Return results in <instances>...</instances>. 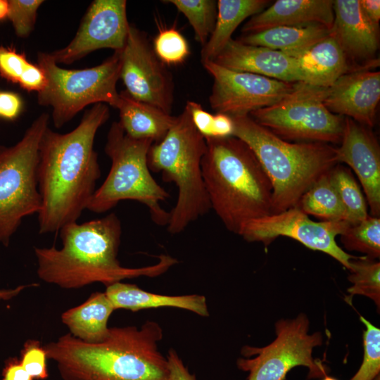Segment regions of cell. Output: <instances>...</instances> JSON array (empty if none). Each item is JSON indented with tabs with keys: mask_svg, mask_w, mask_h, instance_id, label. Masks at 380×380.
Returning <instances> with one entry per match:
<instances>
[{
	"mask_svg": "<svg viewBox=\"0 0 380 380\" xmlns=\"http://www.w3.org/2000/svg\"><path fill=\"white\" fill-rule=\"evenodd\" d=\"M109 115L106 104L96 103L71 132L61 134L49 127L45 130L37 170L42 201L38 213L40 234L56 232L76 222L87 209L101 177L94 138Z\"/></svg>",
	"mask_w": 380,
	"mask_h": 380,
	"instance_id": "obj_1",
	"label": "cell"
},
{
	"mask_svg": "<svg viewBox=\"0 0 380 380\" xmlns=\"http://www.w3.org/2000/svg\"><path fill=\"white\" fill-rule=\"evenodd\" d=\"M122 233L115 213L82 224L72 222L60 229L63 246L58 249L34 248L38 277L63 289H78L94 282L106 286L125 279L155 277L167 271L177 260L162 254L158 262L129 268L118 260Z\"/></svg>",
	"mask_w": 380,
	"mask_h": 380,
	"instance_id": "obj_2",
	"label": "cell"
},
{
	"mask_svg": "<svg viewBox=\"0 0 380 380\" xmlns=\"http://www.w3.org/2000/svg\"><path fill=\"white\" fill-rule=\"evenodd\" d=\"M163 330L154 321L110 328L98 343L70 333L43 347L64 380H172L167 357L158 350Z\"/></svg>",
	"mask_w": 380,
	"mask_h": 380,
	"instance_id": "obj_3",
	"label": "cell"
},
{
	"mask_svg": "<svg viewBox=\"0 0 380 380\" xmlns=\"http://www.w3.org/2000/svg\"><path fill=\"white\" fill-rule=\"evenodd\" d=\"M201 170L210 208L239 234L249 221L272 214V186L249 146L230 136L205 138Z\"/></svg>",
	"mask_w": 380,
	"mask_h": 380,
	"instance_id": "obj_4",
	"label": "cell"
},
{
	"mask_svg": "<svg viewBox=\"0 0 380 380\" xmlns=\"http://www.w3.org/2000/svg\"><path fill=\"white\" fill-rule=\"evenodd\" d=\"M232 118V136L249 146L271 182L272 213L296 206L303 194L338 164L336 148L328 144L291 143L249 115Z\"/></svg>",
	"mask_w": 380,
	"mask_h": 380,
	"instance_id": "obj_5",
	"label": "cell"
},
{
	"mask_svg": "<svg viewBox=\"0 0 380 380\" xmlns=\"http://www.w3.org/2000/svg\"><path fill=\"white\" fill-rule=\"evenodd\" d=\"M206 148L205 137L185 108L165 137L149 148V170L160 172L165 182H172L177 187V200L167 225L172 234L182 232L211 209L201 170Z\"/></svg>",
	"mask_w": 380,
	"mask_h": 380,
	"instance_id": "obj_6",
	"label": "cell"
},
{
	"mask_svg": "<svg viewBox=\"0 0 380 380\" xmlns=\"http://www.w3.org/2000/svg\"><path fill=\"white\" fill-rule=\"evenodd\" d=\"M153 141L137 139L128 136L119 122L110 127L105 153L111 160L109 173L96 189L87 209L105 213L120 201L134 200L148 208L151 218L158 225H167L170 212L164 210L160 202L170 194L153 179L149 170L147 156Z\"/></svg>",
	"mask_w": 380,
	"mask_h": 380,
	"instance_id": "obj_7",
	"label": "cell"
},
{
	"mask_svg": "<svg viewBox=\"0 0 380 380\" xmlns=\"http://www.w3.org/2000/svg\"><path fill=\"white\" fill-rule=\"evenodd\" d=\"M121 51H114L100 65L81 70L62 68L50 53H38L37 65L44 72L46 85L37 93V101L52 108L56 128H61L87 105L102 103L117 108Z\"/></svg>",
	"mask_w": 380,
	"mask_h": 380,
	"instance_id": "obj_8",
	"label": "cell"
},
{
	"mask_svg": "<svg viewBox=\"0 0 380 380\" xmlns=\"http://www.w3.org/2000/svg\"><path fill=\"white\" fill-rule=\"evenodd\" d=\"M49 122V115L43 113L15 145H0V243L5 246L23 219L40 210L39 146Z\"/></svg>",
	"mask_w": 380,
	"mask_h": 380,
	"instance_id": "obj_9",
	"label": "cell"
},
{
	"mask_svg": "<svg viewBox=\"0 0 380 380\" xmlns=\"http://www.w3.org/2000/svg\"><path fill=\"white\" fill-rule=\"evenodd\" d=\"M325 89L297 82L282 100L256 110L249 116L284 140L341 143L345 118L325 107Z\"/></svg>",
	"mask_w": 380,
	"mask_h": 380,
	"instance_id": "obj_10",
	"label": "cell"
},
{
	"mask_svg": "<svg viewBox=\"0 0 380 380\" xmlns=\"http://www.w3.org/2000/svg\"><path fill=\"white\" fill-rule=\"evenodd\" d=\"M308 330L309 320L305 314L277 321L275 339L262 348L244 346L243 355L255 357L239 358L238 367L248 372L247 380H284L297 366L308 367L310 378L326 376L324 365L312 357L314 348L322 343V336L318 331L310 334Z\"/></svg>",
	"mask_w": 380,
	"mask_h": 380,
	"instance_id": "obj_11",
	"label": "cell"
},
{
	"mask_svg": "<svg viewBox=\"0 0 380 380\" xmlns=\"http://www.w3.org/2000/svg\"><path fill=\"white\" fill-rule=\"evenodd\" d=\"M349 224L345 221H313L295 206L248 222L239 235L247 241L266 246L280 236L290 237L310 249L328 254L350 270V260L355 256L345 252L336 241V236Z\"/></svg>",
	"mask_w": 380,
	"mask_h": 380,
	"instance_id": "obj_12",
	"label": "cell"
},
{
	"mask_svg": "<svg viewBox=\"0 0 380 380\" xmlns=\"http://www.w3.org/2000/svg\"><path fill=\"white\" fill-rule=\"evenodd\" d=\"M202 65L213 79L209 96L211 108L216 113L232 118L249 115L256 110L278 103L295 89L297 83L232 70L214 61Z\"/></svg>",
	"mask_w": 380,
	"mask_h": 380,
	"instance_id": "obj_13",
	"label": "cell"
},
{
	"mask_svg": "<svg viewBox=\"0 0 380 380\" xmlns=\"http://www.w3.org/2000/svg\"><path fill=\"white\" fill-rule=\"evenodd\" d=\"M120 79L132 98L171 114L173 76L156 55L146 33L130 24L121 51Z\"/></svg>",
	"mask_w": 380,
	"mask_h": 380,
	"instance_id": "obj_14",
	"label": "cell"
},
{
	"mask_svg": "<svg viewBox=\"0 0 380 380\" xmlns=\"http://www.w3.org/2000/svg\"><path fill=\"white\" fill-rule=\"evenodd\" d=\"M129 23L125 0H95L89 6L73 39L51 53L58 63L70 64L100 49L121 51Z\"/></svg>",
	"mask_w": 380,
	"mask_h": 380,
	"instance_id": "obj_15",
	"label": "cell"
},
{
	"mask_svg": "<svg viewBox=\"0 0 380 380\" xmlns=\"http://www.w3.org/2000/svg\"><path fill=\"white\" fill-rule=\"evenodd\" d=\"M334 19L331 30L353 71L373 70L379 46V25L366 16L360 0L334 1Z\"/></svg>",
	"mask_w": 380,
	"mask_h": 380,
	"instance_id": "obj_16",
	"label": "cell"
},
{
	"mask_svg": "<svg viewBox=\"0 0 380 380\" xmlns=\"http://www.w3.org/2000/svg\"><path fill=\"white\" fill-rule=\"evenodd\" d=\"M338 163H344L357 175L372 216L380 215V148L369 127L345 118L341 146L336 148Z\"/></svg>",
	"mask_w": 380,
	"mask_h": 380,
	"instance_id": "obj_17",
	"label": "cell"
},
{
	"mask_svg": "<svg viewBox=\"0 0 380 380\" xmlns=\"http://www.w3.org/2000/svg\"><path fill=\"white\" fill-rule=\"evenodd\" d=\"M380 100V72L361 70L341 76L325 89L323 103L332 113L371 128Z\"/></svg>",
	"mask_w": 380,
	"mask_h": 380,
	"instance_id": "obj_18",
	"label": "cell"
},
{
	"mask_svg": "<svg viewBox=\"0 0 380 380\" xmlns=\"http://www.w3.org/2000/svg\"><path fill=\"white\" fill-rule=\"evenodd\" d=\"M213 61L232 70L286 82H304L296 58L267 47L245 44L237 39H231Z\"/></svg>",
	"mask_w": 380,
	"mask_h": 380,
	"instance_id": "obj_19",
	"label": "cell"
},
{
	"mask_svg": "<svg viewBox=\"0 0 380 380\" xmlns=\"http://www.w3.org/2000/svg\"><path fill=\"white\" fill-rule=\"evenodd\" d=\"M332 0H278L252 16L242 27L244 34L280 26L322 25L331 27Z\"/></svg>",
	"mask_w": 380,
	"mask_h": 380,
	"instance_id": "obj_20",
	"label": "cell"
},
{
	"mask_svg": "<svg viewBox=\"0 0 380 380\" xmlns=\"http://www.w3.org/2000/svg\"><path fill=\"white\" fill-rule=\"evenodd\" d=\"M296 58L303 83L312 86L328 88L343 75L353 72L331 30L327 37Z\"/></svg>",
	"mask_w": 380,
	"mask_h": 380,
	"instance_id": "obj_21",
	"label": "cell"
},
{
	"mask_svg": "<svg viewBox=\"0 0 380 380\" xmlns=\"http://www.w3.org/2000/svg\"><path fill=\"white\" fill-rule=\"evenodd\" d=\"M106 294L115 310L133 312L160 307L184 309L202 317L209 315L206 298L198 294L166 296L144 291L135 284L115 282L106 286Z\"/></svg>",
	"mask_w": 380,
	"mask_h": 380,
	"instance_id": "obj_22",
	"label": "cell"
},
{
	"mask_svg": "<svg viewBox=\"0 0 380 380\" xmlns=\"http://www.w3.org/2000/svg\"><path fill=\"white\" fill-rule=\"evenodd\" d=\"M116 108L120 112L119 122L128 136L153 143L165 137L176 120V116L132 98L125 90L120 93Z\"/></svg>",
	"mask_w": 380,
	"mask_h": 380,
	"instance_id": "obj_23",
	"label": "cell"
},
{
	"mask_svg": "<svg viewBox=\"0 0 380 380\" xmlns=\"http://www.w3.org/2000/svg\"><path fill=\"white\" fill-rule=\"evenodd\" d=\"M114 310L105 292H95L81 305L63 312L61 319L75 338L86 343H98L109 334L108 320Z\"/></svg>",
	"mask_w": 380,
	"mask_h": 380,
	"instance_id": "obj_24",
	"label": "cell"
},
{
	"mask_svg": "<svg viewBox=\"0 0 380 380\" xmlns=\"http://www.w3.org/2000/svg\"><path fill=\"white\" fill-rule=\"evenodd\" d=\"M331 28L322 25L280 26L246 34L237 40L245 44L279 51L296 58L327 37L331 33Z\"/></svg>",
	"mask_w": 380,
	"mask_h": 380,
	"instance_id": "obj_25",
	"label": "cell"
},
{
	"mask_svg": "<svg viewBox=\"0 0 380 380\" xmlns=\"http://www.w3.org/2000/svg\"><path fill=\"white\" fill-rule=\"evenodd\" d=\"M267 0H219L213 31L201 51V62L213 61L232 39L237 27L247 18L264 10Z\"/></svg>",
	"mask_w": 380,
	"mask_h": 380,
	"instance_id": "obj_26",
	"label": "cell"
},
{
	"mask_svg": "<svg viewBox=\"0 0 380 380\" xmlns=\"http://www.w3.org/2000/svg\"><path fill=\"white\" fill-rule=\"evenodd\" d=\"M296 207L305 214L323 221H345V210L331 182L329 171L322 175L303 194Z\"/></svg>",
	"mask_w": 380,
	"mask_h": 380,
	"instance_id": "obj_27",
	"label": "cell"
},
{
	"mask_svg": "<svg viewBox=\"0 0 380 380\" xmlns=\"http://www.w3.org/2000/svg\"><path fill=\"white\" fill-rule=\"evenodd\" d=\"M0 75L29 91L39 93L46 85L42 69L30 63L25 53L9 46H0Z\"/></svg>",
	"mask_w": 380,
	"mask_h": 380,
	"instance_id": "obj_28",
	"label": "cell"
},
{
	"mask_svg": "<svg viewBox=\"0 0 380 380\" xmlns=\"http://www.w3.org/2000/svg\"><path fill=\"white\" fill-rule=\"evenodd\" d=\"M329 177L345 210V221L353 224L366 219L367 201L350 170L336 165L329 171Z\"/></svg>",
	"mask_w": 380,
	"mask_h": 380,
	"instance_id": "obj_29",
	"label": "cell"
},
{
	"mask_svg": "<svg viewBox=\"0 0 380 380\" xmlns=\"http://www.w3.org/2000/svg\"><path fill=\"white\" fill-rule=\"evenodd\" d=\"M187 18L195 39L202 47L211 35L217 18V4L214 0H167Z\"/></svg>",
	"mask_w": 380,
	"mask_h": 380,
	"instance_id": "obj_30",
	"label": "cell"
},
{
	"mask_svg": "<svg viewBox=\"0 0 380 380\" xmlns=\"http://www.w3.org/2000/svg\"><path fill=\"white\" fill-rule=\"evenodd\" d=\"M340 236L346 249L365 253L372 259L379 258V217L369 215L360 222L349 224Z\"/></svg>",
	"mask_w": 380,
	"mask_h": 380,
	"instance_id": "obj_31",
	"label": "cell"
},
{
	"mask_svg": "<svg viewBox=\"0 0 380 380\" xmlns=\"http://www.w3.org/2000/svg\"><path fill=\"white\" fill-rule=\"evenodd\" d=\"M348 280L353 284L348 289L353 295L365 296L380 305V263L368 257H355L350 260Z\"/></svg>",
	"mask_w": 380,
	"mask_h": 380,
	"instance_id": "obj_32",
	"label": "cell"
},
{
	"mask_svg": "<svg viewBox=\"0 0 380 380\" xmlns=\"http://www.w3.org/2000/svg\"><path fill=\"white\" fill-rule=\"evenodd\" d=\"M153 49L165 65L182 64L190 54L187 40L174 27L161 28L153 42Z\"/></svg>",
	"mask_w": 380,
	"mask_h": 380,
	"instance_id": "obj_33",
	"label": "cell"
},
{
	"mask_svg": "<svg viewBox=\"0 0 380 380\" xmlns=\"http://www.w3.org/2000/svg\"><path fill=\"white\" fill-rule=\"evenodd\" d=\"M360 319L365 326L364 356L359 369L350 380H374L380 371V329L363 317Z\"/></svg>",
	"mask_w": 380,
	"mask_h": 380,
	"instance_id": "obj_34",
	"label": "cell"
},
{
	"mask_svg": "<svg viewBox=\"0 0 380 380\" xmlns=\"http://www.w3.org/2000/svg\"><path fill=\"white\" fill-rule=\"evenodd\" d=\"M41 0H8L7 18L18 37H27L32 32Z\"/></svg>",
	"mask_w": 380,
	"mask_h": 380,
	"instance_id": "obj_35",
	"label": "cell"
},
{
	"mask_svg": "<svg viewBox=\"0 0 380 380\" xmlns=\"http://www.w3.org/2000/svg\"><path fill=\"white\" fill-rule=\"evenodd\" d=\"M46 360V351L38 341L28 340L24 343L20 362L32 379L42 380L49 376Z\"/></svg>",
	"mask_w": 380,
	"mask_h": 380,
	"instance_id": "obj_36",
	"label": "cell"
},
{
	"mask_svg": "<svg viewBox=\"0 0 380 380\" xmlns=\"http://www.w3.org/2000/svg\"><path fill=\"white\" fill-rule=\"evenodd\" d=\"M21 107L22 101L17 94L0 91V117L13 120L19 115Z\"/></svg>",
	"mask_w": 380,
	"mask_h": 380,
	"instance_id": "obj_37",
	"label": "cell"
},
{
	"mask_svg": "<svg viewBox=\"0 0 380 380\" xmlns=\"http://www.w3.org/2000/svg\"><path fill=\"white\" fill-rule=\"evenodd\" d=\"M167 359L172 380H196L195 375L189 372L175 350H169Z\"/></svg>",
	"mask_w": 380,
	"mask_h": 380,
	"instance_id": "obj_38",
	"label": "cell"
},
{
	"mask_svg": "<svg viewBox=\"0 0 380 380\" xmlns=\"http://www.w3.org/2000/svg\"><path fill=\"white\" fill-rule=\"evenodd\" d=\"M1 380H33L17 357L9 358L2 372Z\"/></svg>",
	"mask_w": 380,
	"mask_h": 380,
	"instance_id": "obj_39",
	"label": "cell"
},
{
	"mask_svg": "<svg viewBox=\"0 0 380 380\" xmlns=\"http://www.w3.org/2000/svg\"><path fill=\"white\" fill-rule=\"evenodd\" d=\"M360 5L366 16L374 24L379 25L380 20L379 0H360Z\"/></svg>",
	"mask_w": 380,
	"mask_h": 380,
	"instance_id": "obj_40",
	"label": "cell"
},
{
	"mask_svg": "<svg viewBox=\"0 0 380 380\" xmlns=\"http://www.w3.org/2000/svg\"><path fill=\"white\" fill-rule=\"evenodd\" d=\"M27 286H18L13 289H0V300H9L18 295Z\"/></svg>",
	"mask_w": 380,
	"mask_h": 380,
	"instance_id": "obj_41",
	"label": "cell"
},
{
	"mask_svg": "<svg viewBox=\"0 0 380 380\" xmlns=\"http://www.w3.org/2000/svg\"><path fill=\"white\" fill-rule=\"evenodd\" d=\"M8 13V1L0 0V20L7 17Z\"/></svg>",
	"mask_w": 380,
	"mask_h": 380,
	"instance_id": "obj_42",
	"label": "cell"
},
{
	"mask_svg": "<svg viewBox=\"0 0 380 380\" xmlns=\"http://www.w3.org/2000/svg\"><path fill=\"white\" fill-rule=\"evenodd\" d=\"M322 380H337L335 378L329 376H324Z\"/></svg>",
	"mask_w": 380,
	"mask_h": 380,
	"instance_id": "obj_43",
	"label": "cell"
},
{
	"mask_svg": "<svg viewBox=\"0 0 380 380\" xmlns=\"http://www.w3.org/2000/svg\"><path fill=\"white\" fill-rule=\"evenodd\" d=\"M374 380H380L379 375H378Z\"/></svg>",
	"mask_w": 380,
	"mask_h": 380,
	"instance_id": "obj_44",
	"label": "cell"
}]
</instances>
